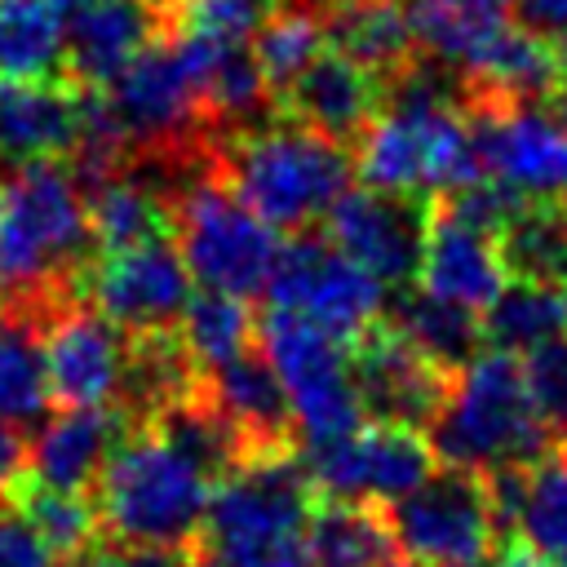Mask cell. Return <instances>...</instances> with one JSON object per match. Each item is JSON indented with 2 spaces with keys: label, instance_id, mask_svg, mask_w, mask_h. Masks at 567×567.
Instances as JSON below:
<instances>
[{
  "label": "cell",
  "instance_id": "52a82bcc",
  "mask_svg": "<svg viewBox=\"0 0 567 567\" xmlns=\"http://www.w3.org/2000/svg\"><path fill=\"white\" fill-rule=\"evenodd\" d=\"M173 244L190 279L208 292L257 297L279 266V230L257 217L217 168L182 173L173 190Z\"/></svg>",
  "mask_w": 567,
  "mask_h": 567
},
{
  "label": "cell",
  "instance_id": "f35d334b",
  "mask_svg": "<svg viewBox=\"0 0 567 567\" xmlns=\"http://www.w3.org/2000/svg\"><path fill=\"white\" fill-rule=\"evenodd\" d=\"M523 368H527V385L540 412L549 416V425H567V332L523 354Z\"/></svg>",
  "mask_w": 567,
  "mask_h": 567
},
{
  "label": "cell",
  "instance_id": "d6986e66",
  "mask_svg": "<svg viewBox=\"0 0 567 567\" xmlns=\"http://www.w3.org/2000/svg\"><path fill=\"white\" fill-rule=\"evenodd\" d=\"M155 0H84L66 9V71L80 89H111L151 44Z\"/></svg>",
  "mask_w": 567,
  "mask_h": 567
},
{
  "label": "cell",
  "instance_id": "8992f818",
  "mask_svg": "<svg viewBox=\"0 0 567 567\" xmlns=\"http://www.w3.org/2000/svg\"><path fill=\"white\" fill-rule=\"evenodd\" d=\"M208 501L213 474L177 443H168L155 425H142L111 452L93 505L111 540L186 549L190 540H199Z\"/></svg>",
  "mask_w": 567,
  "mask_h": 567
},
{
  "label": "cell",
  "instance_id": "4fadbf2b",
  "mask_svg": "<svg viewBox=\"0 0 567 567\" xmlns=\"http://www.w3.org/2000/svg\"><path fill=\"white\" fill-rule=\"evenodd\" d=\"M124 137L151 155H182L204 115V75L195 58L168 35L151 44L111 89H102Z\"/></svg>",
  "mask_w": 567,
  "mask_h": 567
},
{
  "label": "cell",
  "instance_id": "bcb514c9",
  "mask_svg": "<svg viewBox=\"0 0 567 567\" xmlns=\"http://www.w3.org/2000/svg\"><path fill=\"white\" fill-rule=\"evenodd\" d=\"M385 567H412V563H399V558H394V563H385Z\"/></svg>",
  "mask_w": 567,
  "mask_h": 567
},
{
  "label": "cell",
  "instance_id": "f1b7e54d",
  "mask_svg": "<svg viewBox=\"0 0 567 567\" xmlns=\"http://www.w3.org/2000/svg\"><path fill=\"white\" fill-rule=\"evenodd\" d=\"M567 332V288L545 279H509L501 297L483 310V337L492 350L532 354Z\"/></svg>",
  "mask_w": 567,
  "mask_h": 567
},
{
  "label": "cell",
  "instance_id": "d4e9b609",
  "mask_svg": "<svg viewBox=\"0 0 567 567\" xmlns=\"http://www.w3.org/2000/svg\"><path fill=\"white\" fill-rule=\"evenodd\" d=\"M292 120H301L306 128L323 133V137H359L372 115L381 111L385 93H381V80L372 71H363L359 62L341 58L337 49H328L288 93H284Z\"/></svg>",
  "mask_w": 567,
  "mask_h": 567
},
{
  "label": "cell",
  "instance_id": "44dd1931",
  "mask_svg": "<svg viewBox=\"0 0 567 567\" xmlns=\"http://www.w3.org/2000/svg\"><path fill=\"white\" fill-rule=\"evenodd\" d=\"M124 416L115 408H62L58 416L40 421L35 439L27 443V474L40 487L58 492H89L120 439Z\"/></svg>",
  "mask_w": 567,
  "mask_h": 567
},
{
  "label": "cell",
  "instance_id": "7c38bea8",
  "mask_svg": "<svg viewBox=\"0 0 567 567\" xmlns=\"http://www.w3.org/2000/svg\"><path fill=\"white\" fill-rule=\"evenodd\" d=\"M483 173L518 199L567 195V89L545 102H474Z\"/></svg>",
  "mask_w": 567,
  "mask_h": 567
},
{
  "label": "cell",
  "instance_id": "60d3db41",
  "mask_svg": "<svg viewBox=\"0 0 567 567\" xmlns=\"http://www.w3.org/2000/svg\"><path fill=\"white\" fill-rule=\"evenodd\" d=\"M0 567H66L27 518H0Z\"/></svg>",
  "mask_w": 567,
  "mask_h": 567
},
{
  "label": "cell",
  "instance_id": "ba28073f",
  "mask_svg": "<svg viewBox=\"0 0 567 567\" xmlns=\"http://www.w3.org/2000/svg\"><path fill=\"white\" fill-rule=\"evenodd\" d=\"M257 341L288 394L292 430L306 439V447L341 439L354 425H363V394L354 381L350 341L279 306H266Z\"/></svg>",
  "mask_w": 567,
  "mask_h": 567
},
{
  "label": "cell",
  "instance_id": "5b68a950",
  "mask_svg": "<svg viewBox=\"0 0 567 567\" xmlns=\"http://www.w3.org/2000/svg\"><path fill=\"white\" fill-rule=\"evenodd\" d=\"M213 168L275 230H306L328 221L341 204L354 164L337 137H323L301 120H261L244 133H226Z\"/></svg>",
  "mask_w": 567,
  "mask_h": 567
},
{
  "label": "cell",
  "instance_id": "ee69618b",
  "mask_svg": "<svg viewBox=\"0 0 567 567\" xmlns=\"http://www.w3.org/2000/svg\"><path fill=\"white\" fill-rule=\"evenodd\" d=\"M501 567H558V563H545V558L527 554L523 545H509V549H505V563H501Z\"/></svg>",
  "mask_w": 567,
  "mask_h": 567
},
{
  "label": "cell",
  "instance_id": "d590c367",
  "mask_svg": "<svg viewBox=\"0 0 567 567\" xmlns=\"http://www.w3.org/2000/svg\"><path fill=\"white\" fill-rule=\"evenodd\" d=\"M501 248L518 279H545L567 288V208L540 199L523 204L501 230Z\"/></svg>",
  "mask_w": 567,
  "mask_h": 567
},
{
  "label": "cell",
  "instance_id": "f6af8a7d",
  "mask_svg": "<svg viewBox=\"0 0 567 567\" xmlns=\"http://www.w3.org/2000/svg\"><path fill=\"white\" fill-rule=\"evenodd\" d=\"M58 4H62V9H75V4H84V0H58Z\"/></svg>",
  "mask_w": 567,
  "mask_h": 567
},
{
  "label": "cell",
  "instance_id": "7402d4cb",
  "mask_svg": "<svg viewBox=\"0 0 567 567\" xmlns=\"http://www.w3.org/2000/svg\"><path fill=\"white\" fill-rule=\"evenodd\" d=\"M84 128V89L53 80H0V159L31 164L71 155Z\"/></svg>",
  "mask_w": 567,
  "mask_h": 567
},
{
  "label": "cell",
  "instance_id": "b9f144b4",
  "mask_svg": "<svg viewBox=\"0 0 567 567\" xmlns=\"http://www.w3.org/2000/svg\"><path fill=\"white\" fill-rule=\"evenodd\" d=\"M518 22L554 44H567V0H514Z\"/></svg>",
  "mask_w": 567,
  "mask_h": 567
},
{
  "label": "cell",
  "instance_id": "5bb4252c",
  "mask_svg": "<svg viewBox=\"0 0 567 567\" xmlns=\"http://www.w3.org/2000/svg\"><path fill=\"white\" fill-rule=\"evenodd\" d=\"M195 297V279L168 239L111 248L89 270V306H97L124 332H173Z\"/></svg>",
  "mask_w": 567,
  "mask_h": 567
},
{
  "label": "cell",
  "instance_id": "c3c4849f",
  "mask_svg": "<svg viewBox=\"0 0 567 567\" xmlns=\"http://www.w3.org/2000/svg\"><path fill=\"white\" fill-rule=\"evenodd\" d=\"M195 567H204V563H195Z\"/></svg>",
  "mask_w": 567,
  "mask_h": 567
},
{
  "label": "cell",
  "instance_id": "836d02e7",
  "mask_svg": "<svg viewBox=\"0 0 567 567\" xmlns=\"http://www.w3.org/2000/svg\"><path fill=\"white\" fill-rule=\"evenodd\" d=\"M13 505H18V518H27L62 563H75L80 554L97 545L102 518L84 492H58V487H40L22 478L13 487Z\"/></svg>",
  "mask_w": 567,
  "mask_h": 567
},
{
  "label": "cell",
  "instance_id": "30bf717a",
  "mask_svg": "<svg viewBox=\"0 0 567 567\" xmlns=\"http://www.w3.org/2000/svg\"><path fill=\"white\" fill-rule=\"evenodd\" d=\"M270 306L292 310L341 341H363L381 328L385 315V284L346 257L332 239H292L279 252V266L266 284Z\"/></svg>",
  "mask_w": 567,
  "mask_h": 567
},
{
  "label": "cell",
  "instance_id": "ac0fdd59",
  "mask_svg": "<svg viewBox=\"0 0 567 567\" xmlns=\"http://www.w3.org/2000/svg\"><path fill=\"white\" fill-rule=\"evenodd\" d=\"M416 279H421V292L452 301L470 315H483L509 284L501 235L443 204L439 213H430Z\"/></svg>",
  "mask_w": 567,
  "mask_h": 567
},
{
  "label": "cell",
  "instance_id": "7bdbcfd3",
  "mask_svg": "<svg viewBox=\"0 0 567 567\" xmlns=\"http://www.w3.org/2000/svg\"><path fill=\"white\" fill-rule=\"evenodd\" d=\"M27 474V443L13 425H0V492H13Z\"/></svg>",
  "mask_w": 567,
  "mask_h": 567
},
{
  "label": "cell",
  "instance_id": "9c48e42d",
  "mask_svg": "<svg viewBox=\"0 0 567 567\" xmlns=\"http://www.w3.org/2000/svg\"><path fill=\"white\" fill-rule=\"evenodd\" d=\"M394 545L421 567H478L501 540V514L487 474L434 470L421 487L385 505Z\"/></svg>",
  "mask_w": 567,
  "mask_h": 567
},
{
  "label": "cell",
  "instance_id": "e0dca14e",
  "mask_svg": "<svg viewBox=\"0 0 567 567\" xmlns=\"http://www.w3.org/2000/svg\"><path fill=\"white\" fill-rule=\"evenodd\" d=\"M354 381L363 394V412L372 421H394V425H430L434 412L447 399L452 372L421 354L394 323L372 328L354 346Z\"/></svg>",
  "mask_w": 567,
  "mask_h": 567
},
{
  "label": "cell",
  "instance_id": "484cf974",
  "mask_svg": "<svg viewBox=\"0 0 567 567\" xmlns=\"http://www.w3.org/2000/svg\"><path fill=\"white\" fill-rule=\"evenodd\" d=\"M182 177L164 168H137L128 164L124 173L106 177L102 186L89 190V217H93V239L102 252L111 248H133L146 239H164L173 230V190Z\"/></svg>",
  "mask_w": 567,
  "mask_h": 567
},
{
  "label": "cell",
  "instance_id": "ffe728a7",
  "mask_svg": "<svg viewBox=\"0 0 567 567\" xmlns=\"http://www.w3.org/2000/svg\"><path fill=\"white\" fill-rule=\"evenodd\" d=\"M416 49L465 84L518 27L514 0H403Z\"/></svg>",
  "mask_w": 567,
  "mask_h": 567
},
{
  "label": "cell",
  "instance_id": "6da1fadb",
  "mask_svg": "<svg viewBox=\"0 0 567 567\" xmlns=\"http://www.w3.org/2000/svg\"><path fill=\"white\" fill-rule=\"evenodd\" d=\"M354 168L363 186L408 199H452L487 177L474 115H465L434 66H408L394 80V93L359 133Z\"/></svg>",
  "mask_w": 567,
  "mask_h": 567
},
{
  "label": "cell",
  "instance_id": "277c9868",
  "mask_svg": "<svg viewBox=\"0 0 567 567\" xmlns=\"http://www.w3.org/2000/svg\"><path fill=\"white\" fill-rule=\"evenodd\" d=\"M434 461L465 474H496L536 465L549 447V416L540 412L527 368L509 350H478L452 372L447 399L425 425Z\"/></svg>",
  "mask_w": 567,
  "mask_h": 567
},
{
  "label": "cell",
  "instance_id": "8fae6325",
  "mask_svg": "<svg viewBox=\"0 0 567 567\" xmlns=\"http://www.w3.org/2000/svg\"><path fill=\"white\" fill-rule=\"evenodd\" d=\"M310 487L328 501L394 505L434 474V447L421 430L394 421H363L341 439L306 447Z\"/></svg>",
  "mask_w": 567,
  "mask_h": 567
},
{
  "label": "cell",
  "instance_id": "ab89813d",
  "mask_svg": "<svg viewBox=\"0 0 567 567\" xmlns=\"http://www.w3.org/2000/svg\"><path fill=\"white\" fill-rule=\"evenodd\" d=\"M66 567H195V563L182 545H124V540L102 545L97 540L89 554H80Z\"/></svg>",
  "mask_w": 567,
  "mask_h": 567
},
{
  "label": "cell",
  "instance_id": "3957f363",
  "mask_svg": "<svg viewBox=\"0 0 567 567\" xmlns=\"http://www.w3.org/2000/svg\"><path fill=\"white\" fill-rule=\"evenodd\" d=\"M89 244V195L71 164L31 159L0 177V288L9 301H62Z\"/></svg>",
  "mask_w": 567,
  "mask_h": 567
},
{
  "label": "cell",
  "instance_id": "8d00e7d4",
  "mask_svg": "<svg viewBox=\"0 0 567 567\" xmlns=\"http://www.w3.org/2000/svg\"><path fill=\"white\" fill-rule=\"evenodd\" d=\"M270 102H275V89H270L261 62L252 58V44L217 53L213 66L204 71V115L226 124L230 133L261 124Z\"/></svg>",
  "mask_w": 567,
  "mask_h": 567
},
{
  "label": "cell",
  "instance_id": "4dcf8cb0",
  "mask_svg": "<svg viewBox=\"0 0 567 567\" xmlns=\"http://www.w3.org/2000/svg\"><path fill=\"white\" fill-rule=\"evenodd\" d=\"M394 532L377 505L328 501L310 514V563L315 567H385L394 563Z\"/></svg>",
  "mask_w": 567,
  "mask_h": 567
},
{
  "label": "cell",
  "instance_id": "1f68e13d",
  "mask_svg": "<svg viewBox=\"0 0 567 567\" xmlns=\"http://www.w3.org/2000/svg\"><path fill=\"white\" fill-rule=\"evenodd\" d=\"M323 44H328L323 13H315L310 4H284V9H270L261 31L252 35V58L261 62L275 97H284L328 53Z\"/></svg>",
  "mask_w": 567,
  "mask_h": 567
},
{
  "label": "cell",
  "instance_id": "7a4b0ae2",
  "mask_svg": "<svg viewBox=\"0 0 567 567\" xmlns=\"http://www.w3.org/2000/svg\"><path fill=\"white\" fill-rule=\"evenodd\" d=\"M310 474L288 447L252 452L213 483L199 527L204 567H315Z\"/></svg>",
  "mask_w": 567,
  "mask_h": 567
},
{
  "label": "cell",
  "instance_id": "e575fe53",
  "mask_svg": "<svg viewBox=\"0 0 567 567\" xmlns=\"http://www.w3.org/2000/svg\"><path fill=\"white\" fill-rule=\"evenodd\" d=\"M394 328L421 354H430L434 363H443L447 372H456L461 363H470L478 354V341H483V323L470 310H461L452 301H439L430 292L403 297L399 310H394Z\"/></svg>",
  "mask_w": 567,
  "mask_h": 567
},
{
  "label": "cell",
  "instance_id": "74e56055",
  "mask_svg": "<svg viewBox=\"0 0 567 567\" xmlns=\"http://www.w3.org/2000/svg\"><path fill=\"white\" fill-rule=\"evenodd\" d=\"M266 18L270 0H173L168 35L199 49H248Z\"/></svg>",
  "mask_w": 567,
  "mask_h": 567
},
{
  "label": "cell",
  "instance_id": "4316f807",
  "mask_svg": "<svg viewBox=\"0 0 567 567\" xmlns=\"http://www.w3.org/2000/svg\"><path fill=\"white\" fill-rule=\"evenodd\" d=\"M44 315L35 301L0 306V425H35L53 399L44 363Z\"/></svg>",
  "mask_w": 567,
  "mask_h": 567
},
{
  "label": "cell",
  "instance_id": "7dc6e473",
  "mask_svg": "<svg viewBox=\"0 0 567 567\" xmlns=\"http://www.w3.org/2000/svg\"><path fill=\"white\" fill-rule=\"evenodd\" d=\"M155 4H159V9H168V4H173V0H155Z\"/></svg>",
  "mask_w": 567,
  "mask_h": 567
},
{
  "label": "cell",
  "instance_id": "83f0119b",
  "mask_svg": "<svg viewBox=\"0 0 567 567\" xmlns=\"http://www.w3.org/2000/svg\"><path fill=\"white\" fill-rule=\"evenodd\" d=\"M323 22H328V44L359 62L363 71L381 75H403L412 66V27L403 0H323Z\"/></svg>",
  "mask_w": 567,
  "mask_h": 567
},
{
  "label": "cell",
  "instance_id": "f546056e",
  "mask_svg": "<svg viewBox=\"0 0 567 567\" xmlns=\"http://www.w3.org/2000/svg\"><path fill=\"white\" fill-rule=\"evenodd\" d=\"M66 62L58 0H0V80H49Z\"/></svg>",
  "mask_w": 567,
  "mask_h": 567
},
{
  "label": "cell",
  "instance_id": "d6a6232c",
  "mask_svg": "<svg viewBox=\"0 0 567 567\" xmlns=\"http://www.w3.org/2000/svg\"><path fill=\"white\" fill-rule=\"evenodd\" d=\"M252 315L244 306V297H230V292H195L182 323H177V341L186 346L190 363L204 372L239 359L252 350Z\"/></svg>",
  "mask_w": 567,
  "mask_h": 567
},
{
  "label": "cell",
  "instance_id": "cb8c5ba5",
  "mask_svg": "<svg viewBox=\"0 0 567 567\" xmlns=\"http://www.w3.org/2000/svg\"><path fill=\"white\" fill-rule=\"evenodd\" d=\"M487 483L501 527H509L527 554L567 567V461L496 470Z\"/></svg>",
  "mask_w": 567,
  "mask_h": 567
},
{
  "label": "cell",
  "instance_id": "603a6c76",
  "mask_svg": "<svg viewBox=\"0 0 567 567\" xmlns=\"http://www.w3.org/2000/svg\"><path fill=\"white\" fill-rule=\"evenodd\" d=\"M199 394L248 443V456L252 452H270V447H288L292 412H288V394H284L275 368L266 363V354L248 350V354L204 372L199 377Z\"/></svg>",
  "mask_w": 567,
  "mask_h": 567
},
{
  "label": "cell",
  "instance_id": "9a60e30c",
  "mask_svg": "<svg viewBox=\"0 0 567 567\" xmlns=\"http://www.w3.org/2000/svg\"><path fill=\"white\" fill-rule=\"evenodd\" d=\"M133 332L111 323L97 306L71 297L53 301L44 315V363L49 385L62 408H111L124 399Z\"/></svg>",
  "mask_w": 567,
  "mask_h": 567
},
{
  "label": "cell",
  "instance_id": "2e32d148",
  "mask_svg": "<svg viewBox=\"0 0 567 567\" xmlns=\"http://www.w3.org/2000/svg\"><path fill=\"white\" fill-rule=\"evenodd\" d=\"M430 213L421 199L390 195V190H346L341 204L328 213V239L372 270L381 284H408L421 270Z\"/></svg>",
  "mask_w": 567,
  "mask_h": 567
}]
</instances>
